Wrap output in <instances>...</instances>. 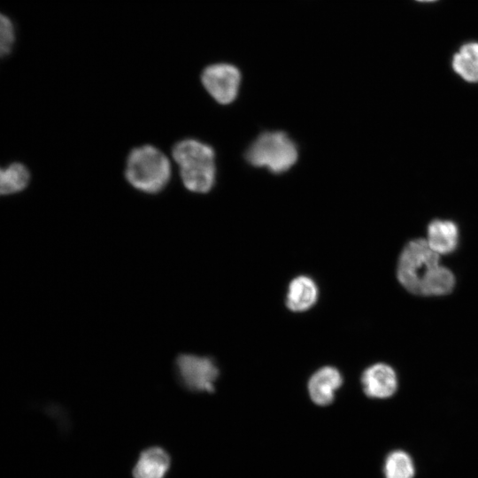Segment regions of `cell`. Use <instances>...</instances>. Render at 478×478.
Returning <instances> with one entry per match:
<instances>
[{"label":"cell","mask_w":478,"mask_h":478,"mask_svg":"<svg viewBox=\"0 0 478 478\" xmlns=\"http://www.w3.org/2000/svg\"><path fill=\"white\" fill-rule=\"evenodd\" d=\"M440 255L425 239L409 242L403 249L397 267L400 284L419 296H444L454 288L451 271L439 265Z\"/></svg>","instance_id":"1"},{"label":"cell","mask_w":478,"mask_h":478,"mask_svg":"<svg viewBox=\"0 0 478 478\" xmlns=\"http://www.w3.org/2000/svg\"><path fill=\"white\" fill-rule=\"evenodd\" d=\"M318 295L315 281L309 276L299 275L289 284L286 305L292 312H305L315 305Z\"/></svg>","instance_id":"10"},{"label":"cell","mask_w":478,"mask_h":478,"mask_svg":"<svg viewBox=\"0 0 478 478\" xmlns=\"http://www.w3.org/2000/svg\"><path fill=\"white\" fill-rule=\"evenodd\" d=\"M125 176L136 189L149 194L162 191L171 178L167 157L152 145L133 149L127 156Z\"/></svg>","instance_id":"3"},{"label":"cell","mask_w":478,"mask_h":478,"mask_svg":"<svg viewBox=\"0 0 478 478\" xmlns=\"http://www.w3.org/2000/svg\"><path fill=\"white\" fill-rule=\"evenodd\" d=\"M361 384L365 394L372 398H388L397 389V378L394 369L384 363L367 367L362 374Z\"/></svg>","instance_id":"7"},{"label":"cell","mask_w":478,"mask_h":478,"mask_svg":"<svg viewBox=\"0 0 478 478\" xmlns=\"http://www.w3.org/2000/svg\"><path fill=\"white\" fill-rule=\"evenodd\" d=\"M172 156L188 190L204 194L212 189L216 178L215 152L209 144L184 139L173 145Z\"/></svg>","instance_id":"2"},{"label":"cell","mask_w":478,"mask_h":478,"mask_svg":"<svg viewBox=\"0 0 478 478\" xmlns=\"http://www.w3.org/2000/svg\"><path fill=\"white\" fill-rule=\"evenodd\" d=\"M342 384L343 377L336 368L323 366L309 379V396L314 404L320 406L328 405L334 401L335 391Z\"/></svg>","instance_id":"8"},{"label":"cell","mask_w":478,"mask_h":478,"mask_svg":"<svg viewBox=\"0 0 478 478\" xmlns=\"http://www.w3.org/2000/svg\"><path fill=\"white\" fill-rule=\"evenodd\" d=\"M297 157L295 143L281 131L260 134L245 152V158L251 165L265 167L274 173H281L290 169Z\"/></svg>","instance_id":"4"},{"label":"cell","mask_w":478,"mask_h":478,"mask_svg":"<svg viewBox=\"0 0 478 478\" xmlns=\"http://www.w3.org/2000/svg\"><path fill=\"white\" fill-rule=\"evenodd\" d=\"M383 472L385 478H413L415 470L410 455L398 450L387 456Z\"/></svg>","instance_id":"14"},{"label":"cell","mask_w":478,"mask_h":478,"mask_svg":"<svg viewBox=\"0 0 478 478\" xmlns=\"http://www.w3.org/2000/svg\"><path fill=\"white\" fill-rule=\"evenodd\" d=\"M202 83L210 96L220 104H229L237 96L241 83L238 68L231 64L218 63L205 67Z\"/></svg>","instance_id":"6"},{"label":"cell","mask_w":478,"mask_h":478,"mask_svg":"<svg viewBox=\"0 0 478 478\" xmlns=\"http://www.w3.org/2000/svg\"><path fill=\"white\" fill-rule=\"evenodd\" d=\"M14 43V28L12 21L0 13V58L10 54Z\"/></svg>","instance_id":"15"},{"label":"cell","mask_w":478,"mask_h":478,"mask_svg":"<svg viewBox=\"0 0 478 478\" xmlns=\"http://www.w3.org/2000/svg\"><path fill=\"white\" fill-rule=\"evenodd\" d=\"M427 242L439 255L453 251L458 243V227L450 220H436L428 227Z\"/></svg>","instance_id":"11"},{"label":"cell","mask_w":478,"mask_h":478,"mask_svg":"<svg viewBox=\"0 0 478 478\" xmlns=\"http://www.w3.org/2000/svg\"><path fill=\"white\" fill-rule=\"evenodd\" d=\"M175 368L181 383L193 392H213L220 371L214 360L195 354H180Z\"/></svg>","instance_id":"5"},{"label":"cell","mask_w":478,"mask_h":478,"mask_svg":"<svg viewBox=\"0 0 478 478\" xmlns=\"http://www.w3.org/2000/svg\"><path fill=\"white\" fill-rule=\"evenodd\" d=\"M29 180L27 168L20 163H12L4 169L0 168V196L23 190Z\"/></svg>","instance_id":"13"},{"label":"cell","mask_w":478,"mask_h":478,"mask_svg":"<svg viewBox=\"0 0 478 478\" xmlns=\"http://www.w3.org/2000/svg\"><path fill=\"white\" fill-rule=\"evenodd\" d=\"M171 466V457L162 447L150 446L139 455L132 470L134 478H165Z\"/></svg>","instance_id":"9"},{"label":"cell","mask_w":478,"mask_h":478,"mask_svg":"<svg viewBox=\"0 0 478 478\" xmlns=\"http://www.w3.org/2000/svg\"><path fill=\"white\" fill-rule=\"evenodd\" d=\"M454 72L468 82H478V42L464 43L453 55Z\"/></svg>","instance_id":"12"},{"label":"cell","mask_w":478,"mask_h":478,"mask_svg":"<svg viewBox=\"0 0 478 478\" xmlns=\"http://www.w3.org/2000/svg\"><path fill=\"white\" fill-rule=\"evenodd\" d=\"M418 2H421V3H430V2H435L436 0H416Z\"/></svg>","instance_id":"16"}]
</instances>
